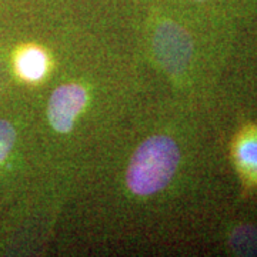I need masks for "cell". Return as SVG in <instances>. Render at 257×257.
<instances>
[{
    "mask_svg": "<svg viewBox=\"0 0 257 257\" xmlns=\"http://www.w3.org/2000/svg\"><path fill=\"white\" fill-rule=\"evenodd\" d=\"M180 160L179 147L169 136H153L143 142L127 169L128 189L138 196L155 194L175 176Z\"/></svg>",
    "mask_w": 257,
    "mask_h": 257,
    "instance_id": "1",
    "label": "cell"
},
{
    "mask_svg": "<svg viewBox=\"0 0 257 257\" xmlns=\"http://www.w3.org/2000/svg\"><path fill=\"white\" fill-rule=\"evenodd\" d=\"M16 66H18L19 73L22 74L25 79L39 80V79L43 77V74L46 73V55L40 49L30 47V49L25 50L22 55L19 56Z\"/></svg>",
    "mask_w": 257,
    "mask_h": 257,
    "instance_id": "4",
    "label": "cell"
},
{
    "mask_svg": "<svg viewBox=\"0 0 257 257\" xmlns=\"http://www.w3.org/2000/svg\"><path fill=\"white\" fill-rule=\"evenodd\" d=\"M230 243L233 250L240 256H257V229L253 226L237 227Z\"/></svg>",
    "mask_w": 257,
    "mask_h": 257,
    "instance_id": "5",
    "label": "cell"
},
{
    "mask_svg": "<svg viewBox=\"0 0 257 257\" xmlns=\"http://www.w3.org/2000/svg\"><path fill=\"white\" fill-rule=\"evenodd\" d=\"M156 45L159 56L167 70L180 72L189 63L192 43L183 29L166 22L157 29Z\"/></svg>",
    "mask_w": 257,
    "mask_h": 257,
    "instance_id": "3",
    "label": "cell"
},
{
    "mask_svg": "<svg viewBox=\"0 0 257 257\" xmlns=\"http://www.w3.org/2000/svg\"><path fill=\"white\" fill-rule=\"evenodd\" d=\"M237 159L247 172L257 175V135L248 136L240 142L237 147Z\"/></svg>",
    "mask_w": 257,
    "mask_h": 257,
    "instance_id": "6",
    "label": "cell"
},
{
    "mask_svg": "<svg viewBox=\"0 0 257 257\" xmlns=\"http://www.w3.org/2000/svg\"><path fill=\"white\" fill-rule=\"evenodd\" d=\"M87 101L86 90L79 84H63L57 87L49 101V121L59 133H67L73 127L76 116Z\"/></svg>",
    "mask_w": 257,
    "mask_h": 257,
    "instance_id": "2",
    "label": "cell"
},
{
    "mask_svg": "<svg viewBox=\"0 0 257 257\" xmlns=\"http://www.w3.org/2000/svg\"><path fill=\"white\" fill-rule=\"evenodd\" d=\"M16 133L15 128L6 120H0V165L9 156L10 150L15 145Z\"/></svg>",
    "mask_w": 257,
    "mask_h": 257,
    "instance_id": "7",
    "label": "cell"
}]
</instances>
